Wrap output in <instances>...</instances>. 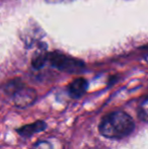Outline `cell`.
I'll list each match as a JSON object with an SVG mask.
<instances>
[{"mask_svg": "<svg viewBox=\"0 0 148 149\" xmlns=\"http://www.w3.org/2000/svg\"><path fill=\"white\" fill-rule=\"evenodd\" d=\"M134 127V121L127 113L117 111L103 119L99 125V132L110 139H121L132 133Z\"/></svg>", "mask_w": 148, "mask_h": 149, "instance_id": "obj_1", "label": "cell"}, {"mask_svg": "<svg viewBox=\"0 0 148 149\" xmlns=\"http://www.w3.org/2000/svg\"><path fill=\"white\" fill-rule=\"evenodd\" d=\"M48 61L53 67L64 72L78 73L84 69V63L82 61L59 52H52L48 54Z\"/></svg>", "mask_w": 148, "mask_h": 149, "instance_id": "obj_2", "label": "cell"}, {"mask_svg": "<svg viewBox=\"0 0 148 149\" xmlns=\"http://www.w3.org/2000/svg\"><path fill=\"white\" fill-rule=\"evenodd\" d=\"M12 96H13L15 106H17L18 108H26V107L31 106V104H33L36 102L37 92L35 89L26 87L24 85Z\"/></svg>", "mask_w": 148, "mask_h": 149, "instance_id": "obj_3", "label": "cell"}, {"mask_svg": "<svg viewBox=\"0 0 148 149\" xmlns=\"http://www.w3.org/2000/svg\"><path fill=\"white\" fill-rule=\"evenodd\" d=\"M87 81L84 78H77L70 83L68 87L69 94L74 98H78L84 94L87 89Z\"/></svg>", "mask_w": 148, "mask_h": 149, "instance_id": "obj_4", "label": "cell"}, {"mask_svg": "<svg viewBox=\"0 0 148 149\" xmlns=\"http://www.w3.org/2000/svg\"><path fill=\"white\" fill-rule=\"evenodd\" d=\"M46 128V124L42 121H38L35 123L31 124V125H26L22 127L20 129L17 130V132L20 134L22 136L24 137H30L33 134L38 133V132H41L42 130H44Z\"/></svg>", "mask_w": 148, "mask_h": 149, "instance_id": "obj_5", "label": "cell"}, {"mask_svg": "<svg viewBox=\"0 0 148 149\" xmlns=\"http://www.w3.org/2000/svg\"><path fill=\"white\" fill-rule=\"evenodd\" d=\"M24 84L19 80V79H14V80L8 81L5 85H3V89H4V91H5L6 93L13 95V94L15 93V92L17 91L20 87L24 86Z\"/></svg>", "mask_w": 148, "mask_h": 149, "instance_id": "obj_6", "label": "cell"}, {"mask_svg": "<svg viewBox=\"0 0 148 149\" xmlns=\"http://www.w3.org/2000/svg\"><path fill=\"white\" fill-rule=\"evenodd\" d=\"M138 116L143 122L148 123V97L146 100H143L142 104H141L140 107H139Z\"/></svg>", "mask_w": 148, "mask_h": 149, "instance_id": "obj_7", "label": "cell"}, {"mask_svg": "<svg viewBox=\"0 0 148 149\" xmlns=\"http://www.w3.org/2000/svg\"><path fill=\"white\" fill-rule=\"evenodd\" d=\"M48 61V54H41L38 55L33 59V67L36 69H40L45 65V63Z\"/></svg>", "mask_w": 148, "mask_h": 149, "instance_id": "obj_8", "label": "cell"}, {"mask_svg": "<svg viewBox=\"0 0 148 149\" xmlns=\"http://www.w3.org/2000/svg\"><path fill=\"white\" fill-rule=\"evenodd\" d=\"M34 149H52V146L49 142L42 141V142H38L36 145H35Z\"/></svg>", "mask_w": 148, "mask_h": 149, "instance_id": "obj_9", "label": "cell"}, {"mask_svg": "<svg viewBox=\"0 0 148 149\" xmlns=\"http://www.w3.org/2000/svg\"><path fill=\"white\" fill-rule=\"evenodd\" d=\"M46 1L51 4H57V3H63V2H70V1H73V0H46Z\"/></svg>", "mask_w": 148, "mask_h": 149, "instance_id": "obj_10", "label": "cell"}]
</instances>
